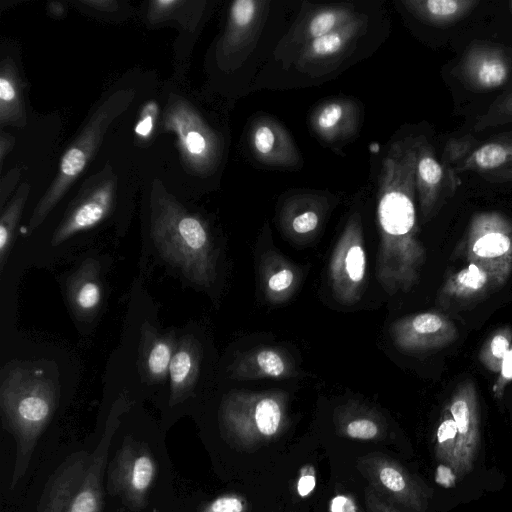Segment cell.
<instances>
[{
  "mask_svg": "<svg viewBox=\"0 0 512 512\" xmlns=\"http://www.w3.org/2000/svg\"><path fill=\"white\" fill-rule=\"evenodd\" d=\"M418 143V136L392 143L378 177L376 277L389 295L411 290L426 261L415 205Z\"/></svg>",
  "mask_w": 512,
  "mask_h": 512,
  "instance_id": "1",
  "label": "cell"
},
{
  "mask_svg": "<svg viewBox=\"0 0 512 512\" xmlns=\"http://www.w3.org/2000/svg\"><path fill=\"white\" fill-rule=\"evenodd\" d=\"M151 237L161 257L190 282L209 286L216 278V253L206 223L175 200L155 198Z\"/></svg>",
  "mask_w": 512,
  "mask_h": 512,
  "instance_id": "2",
  "label": "cell"
},
{
  "mask_svg": "<svg viewBox=\"0 0 512 512\" xmlns=\"http://www.w3.org/2000/svg\"><path fill=\"white\" fill-rule=\"evenodd\" d=\"M219 418L227 441L252 452L279 438L288 427V395L280 390L233 391L223 399Z\"/></svg>",
  "mask_w": 512,
  "mask_h": 512,
  "instance_id": "3",
  "label": "cell"
},
{
  "mask_svg": "<svg viewBox=\"0 0 512 512\" xmlns=\"http://www.w3.org/2000/svg\"><path fill=\"white\" fill-rule=\"evenodd\" d=\"M134 99V93L118 90L110 95L91 115L80 134L64 153L55 179L39 200L29 220V229H36L66 194L96 153L104 134L114 119Z\"/></svg>",
  "mask_w": 512,
  "mask_h": 512,
  "instance_id": "4",
  "label": "cell"
},
{
  "mask_svg": "<svg viewBox=\"0 0 512 512\" xmlns=\"http://www.w3.org/2000/svg\"><path fill=\"white\" fill-rule=\"evenodd\" d=\"M58 398V381L40 367L16 365L3 375L2 409L21 434L38 433L50 419Z\"/></svg>",
  "mask_w": 512,
  "mask_h": 512,
  "instance_id": "5",
  "label": "cell"
},
{
  "mask_svg": "<svg viewBox=\"0 0 512 512\" xmlns=\"http://www.w3.org/2000/svg\"><path fill=\"white\" fill-rule=\"evenodd\" d=\"M356 468L381 497L409 512H426L431 492L401 463L381 452H372L356 461Z\"/></svg>",
  "mask_w": 512,
  "mask_h": 512,
  "instance_id": "6",
  "label": "cell"
},
{
  "mask_svg": "<svg viewBox=\"0 0 512 512\" xmlns=\"http://www.w3.org/2000/svg\"><path fill=\"white\" fill-rule=\"evenodd\" d=\"M469 264L480 266L505 282L512 272V223L495 211L475 214L465 242Z\"/></svg>",
  "mask_w": 512,
  "mask_h": 512,
  "instance_id": "7",
  "label": "cell"
},
{
  "mask_svg": "<svg viewBox=\"0 0 512 512\" xmlns=\"http://www.w3.org/2000/svg\"><path fill=\"white\" fill-rule=\"evenodd\" d=\"M366 252L359 214L346 223L333 250L329 278L334 297L344 305L358 302L366 283Z\"/></svg>",
  "mask_w": 512,
  "mask_h": 512,
  "instance_id": "8",
  "label": "cell"
},
{
  "mask_svg": "<svg viewBox=\"0 0 512 512\" xmlns=\"http://www.w3.org/2000/svg\"><path fill=\"white\" fill-rule=\"evenodd\" d=\"M457 427V444L452 473L457 480L471 472L480 446V406L476 386L470 379L454 390L447 406Z\"/></svg>",
  "mask_w": 512,
  "mask_h": 512,
  "instance_id": "9",
  "label": "cell"
},
{
  "mask_svg": "<svg viewBox=\"0 0 512 512\" xmlns=\"http://www.w3.org/2000/svg\"><path fill=\"white\" fill-rule=\"evenodd\" d=\"M415 181L423 222L437 213L460 184L457 174L437 159L434 148L424 136H419Z\"/></svg>",
  "mask_w": 512,
  "mask_h": 512,
  "instance_id": "10",
  "label": "cell"
},
{
  "mask_svg": "<svg viewBox=\"0 0 512 512\" xmlns=\"http://www.w3.org/2000/svg\"><path fill=\"white\" fill-rule=\"evenodd\" d=\"M165 122L176 133L184 159L190 166L199 171L215 166L219 157L218 139L188 105H173Z\"/></svg>",
  "mask_w": 512,
  "mask_h": 512,
  "instance_id": "11",
  "label": "cell"
},
{
  "mask_svg": "<svg viewBox=\"0 0 512 512\" xmlns=\"http://www.w3.org/2000/svg\"><path fill=\"white\" fill-rule=\"evenodd\" d=\"M390 337L401 351L424 352L454 342L458 329L445 315L429 311L396 320L390 327Z\"/></svg>",
  "mask_w": 512,
  "mask_h": 512,
  "instance_id": "12",
  "label": "cell"
},
{
  "mask_svg": "<svg viewBox=\"0 0 512 512\" xmlns=\"http://www.w3.org/2000/svg\"><path fill=\"white\" fill-rule=\"evenodd\" d=\"M512 73L510 55L501 47L474 44L457 67L458 77L476 91L493 90L504 85Z\"/></svg>",
  "mask_w": 512,
  "mask_h": 512,
  "instance_id": "13",
  "label": "cell"
},
{
  "mask_svg": "<svg viewBox=\"0 0 512 512\" xmlns=\"http://www.w3.org/2000/svg\"><path fill=\"white\" fill-rule=\"evenodd\" d=\"M114 195L115 182L112 179H107L85 192L55 229L51 245L58 246L75 234L98 225L110 213Z\"/></svg>",
  "mask_w": 512,
  "mask_h": 512,
  "instance_id": "14",
  "label": "cell"
},
{
  "mask_svg": "<svg viewBox=\"0 0 512 512\" xmlns=\"http://www.w3.org/2000/svg\"><path fill=\"white\" fill-rule=\"evenodd\" d=\"M249 142L254 157L276 167H294L301 157L286 129L269 117L257 119L251 126Z\"/></svg>",
  "mask_w": 512,
  "mask_h": 512,
  "instance_id": "15",
  "label": "cell"
},
{
  "mask_svg": "<svg viewBox=\"0 0 512 512\" xmlns=\"http://www.w3.org/2000/svg\"><path fill=\"white\" fill-rule=\"evenodd\" d=\"M505 283L494 273L475 264H468L446 279L438 293L437 302L445 309L466 306Z\"/></svg>",
  "mask_w": 512,
  "mask_h": 512,
  "instance_id": "16",
  "label": "cell"
},
{
  "mask_svg": "<svg viewBox=\"0 0 512 512\" xmlns=\"http://www.w3.org/2000/svg\"><path fill=\"white\" fill-rule=\"evenodd\" d=\"M177 344L178 339L173 331L161 332L148 321L142 323L138 368L144 382H165Z\"/></svg>",
  "mask_w": 512,
  "mask_h": 512,
  "instance_id": "17",
  "label": "cell"
},
{
  "mask_svg": "<svg viewBox=\"0 0 512 512\" xmlns=\"http://www.w3.org/2000/svg\"><path fill=\"white\" fill-rule=\"evenodd\" d=\"M229 372L237 380L287 379L297 374L293 358L284 349L271 346L256 347L238 356Z\"/></svg>",
  "mask_w": 512,
  "mask_h": 512,
  "instance_id": "18",
  "label": "cell"
},
{
  "mask_svg": "<svg viewBox=\"0 0 512 512\" xmlns=\"http://www.w3.org/2000/svg\"><path fill=\"white\" fill-rule=\"evenodd\" d=\"M66 296L74 315L91 321L101 308L103 284L100 263L93 258L84 260L66 281Z\"/></svg>",
  "mask_w": 512,
  "mask_h": 512,
  "instance_id": "19",
  "label": "cell"
},
{
  "mask_svg": "<svg viewBox=\"0 0 512 512\" xmlns=\"http://www.w3.org/2000/svg\"><path fill=\"white\" fill-rule=\"evenodd\" d=\"M336 433L344 438L380 442L387 436V422L375 408L351 401L338 406L333 413Z\"/></svg>",
  "mask_w": 512,
  "mask_h": 512,
  "instance_id": "20",
  "label": "cell"
},
{
  "mask_svg": "<svg viewBox=\"0 0 512 512\" xmlns=\"http://www.w3.org/2000/svg\"><path fill=\"white\" fill-rule=\"evenodd\" d=\"M202 360V347L191 334L178 339L169 366L170 402L176 404L188 397L197 383Z\"/></svg>",
  "mask_w": 512,
  "mask_h": 512,
  "instance_id": "21",
  "label": "cell"
},
{
  "mask_svg": "<svg viewBox=\"0 0 512 512\" xmlns=\"http://www.w3.org/2000/svg\"><path fill=\"white\" fill-rule=\"evenodd\" d=\"M266 5V1L257 0H236L231 4L222 44L226 53L239 52L252 44L263 23Z\"/></svg>",
  "mask_w": 512,
  "mask_h": 512,
  "instance_id": "22",
  "label": "cell"
},
{
  "mask_svg": "<svg viewBox=\"0 0 512 512\" xmlns=\"http://www.w3.org/2000/svg\"><path fill=\"white\" fill-rule=\"evenodd\" d=\"M512 167V131L479 143L453 170L480 173L488 181Z\"/></svg>",
  "mask_w": 512,
  "mask_h": 512,
  "instance_id": "23",
  "label": "cell"
},
{
  "mask_svg": "<svg viewBox=\"0 0 512 512\" xmlns=\"http://www.w3.org/2000/svg\"><path fill=\"white\" fill-rule=\"evenodd\" d=\"M360 111L349 100H334L321 105L312 115L316 134L326 142H337L356 133Z\"/></svg>",
  "mask_w": 512,
  "mask_h": 512,
  "instance_id": "24",
  "label": "cell"
},
{
  "mask_svg": "<svg viewBox=\"0 0 512 512\" xmlns=\"http://www.w3.org/2000/svg\"><path fill=\"white\" fill-rule=\"evenodd\" d=\"M366 25V18L356 16L338 29L304 44L299 63L314 64L339 56L364 32Z\"/></svg>",
  "mask_w": 512,
  "mask_h": 512,
  "instance_id": "25",
  "label": "cell"
},
{
  "mask_svg": "<svg viewBox=\"0 0 512 512\" xmlns=\"http://www.w3.org/2000/svg\"><path fill=\"white\" fill-rule=\"evenodd\" d=\"M261 276L264 295L274 304L289 300L301 279L299 269L275 252L263 255Z\"/></svg>",
  "mask_w": 512,
  "mask_h": 512,
  "instance_id": "26",
  "label": "cell"
},
{
  "mask_svg": "<svg viewBox=\"0 0 512 512\" xmlns=\"http://www.w3.org/2000/svg\"><path fill=\"white\" fill-rule=\"evenodd\" d=\"M414 17L437 27H447L466 17L479 4L477 0H403Z\"/></svg>",
  "mask_w": 512,
  "mask_h": 512,
  "instance_id": "27",
  "label": "cell"
},
{
  "mask_svg": "<svg viewBox=\"0 0 512 512\" xmlns=\"http://www.w3.org/2000/svg\"><path fill=\"white\" fill-rule=\"evenodd\" d=\"M21 89L15 67L10 60L2 62L0 75V120L2 124H18L25 120Z\"/></svg>",
  "mask_w": 512,
  "mask_h": 512,
  "instance_id": "28",
  "label": "cell"
},
{
  "mask_svg": "<svg viewBox=\"0 0 512 512\" xmlns=\"http://www.w3.org/2000/svg\"><path fill=\"white\" fill-rule=\"evenodd\" d=\"M355 17L353 8L347 6H333L316 11L303 25V45L338 29Z\"/></svg>",
  "mask_w": 512,
  "mask_h": 512,
  "instance_id": "29",
  "label": "cell"
},
{
  "mask_svg": "<svg viewBox=\"0 0 512 512\" xmlns=\"http://www.w3.org/2000/svg\"><path fill=\"white\" fill-rule=\"evenodd\" d=\"M29 194V186L22 185L15 197L9 202L2 212L0 219V269L1 272L8 260L15 229L18 224L21 212Z\"/></svg>",
  "mask_w": 512,
  "mask_h": 512,
  "instance_id": "30",
  "label": "cell"
},
{
  "mask_svg": "<svg viewBox=\"0 0 512 512\" xmlns=\"http://www.w3.org/2000/svg\"><path fill=\"white\" fill-rule=\"evenodd\" d=\"M456 444V423L448 408L445 407L436 429L434 456L440 465L448 468L451 472L455 462Z\"/></svg>",
  "mask_w": 512,
  "mask_h": 512,
  "instance_id": "31",
  "label": "cell"
},
{
  "mask_svg": "<svg viewBox=\"0 0 512 512\" xmlns=\"http://www.w3.org/2000/svg\"><path fill=\"white\" fill-rule=\"evenodd\" d=\"M512 347V330L505 326L494 331L482 345L478 358L492 373L498 374L504 357Z\"/></svg>",
  "mask_w": 512,
  "mask_h": 512,
  "instance_id": "32",
  "label": "cell"
},
{
  "mask_svg": "<svg viewBox=\"0 0 512 512\" xmlns=\"http://www.w3.org/2000/svg\"><path fill=\"white\" fill-rule=\"evenodd\" d=\"M512 122V88L498 97L474 125L476 132Z\"/></svg>",
  "mask_w": 512,
  "mask_h": 512,
  "instance_id": "33",
  "label": "cell"
},
{
  "mask_svg": "<svg viewBox=\"0 0 512 512\" xmlns=\"http://www.w3.org/2000/svg\"><path fill=\"white\" fill-rule=\"evenodd\" d=\"M480 142L471 135L451 138L443 151L441 162L454 169Z\"/></svg>",
  "mask_w": 512,
  "mask_h": 512,
  "instance_id": "34",
  "label": "cell"
},
{
  "mask_svg": "<svg viewBox=\"0 0 512 512\" xmlns=\"http://www.w3.org/2000/svg\"><path fill=\"white\" fill-rule=\"evenodd\" d=\"M155 467L152 459L147 455L137 457L130 469L129 485L138 492L146 490L152 482Z\"/></svg>",
  "mask_w": 512,
  "mask_h": 512,
  "instance_id": "35",
  "label": "cell"
},
{
  "mask_svg": "<svg viewBox=\"0 0 512 512\" xmlns=\"http://www.w3.org/2000/svg\"><path fill=\"white\" fill-rule=\"evenodd\" d=\"M320 223V214L314 209H304L296 213L290 220V228L297 235H308L314 232Z\"/></svg>",
  "mask_w": 512,
  "mask_h": 512,
  "instance_id": "36",
  "label": "cell"
},
{
  "mask_svg": "<svg viewBox=\"0 0 512 512\" xmlns=\"http://www.w3.org/2000/svg\"><path fill=\"white\" fill-rule=\"evenodd\" d=\"M247 501L239 494H225L213 500L203 512H246Z\"/></svg>",
  "mask_w": 512,
  "mask_h": 512,
  "instance_id": "37",
  "label": "cell"
},
{
  "mask_svg": "<svg viewBox=\"0 0 512 512\" xmlns=\"http://www.w3.org/2000/svg\"><path fill=\"white\" fill-rule=\"evenodd\" d=\"M157 115V103L155 101L147 102L143 106L139 121L134 128L135 133L141 138H148L153 132Z\"/></svg>",
  "mask_w": 512,
  "mask_h": 512,
  "instance_id": "38",
  "label": "cell"
},
{
  "mask_svg": "<svg viewBox=\"0 0 512 512\" xmlns=\"http://www.w3.org/2000/svg\"><path fill=\"white\" fill-rule=\"evenodd\" d=\"M364 501L367 512H400L369 485L364 490Z\"/></svg>",
  "mask_w": 512,
  "mask_h": 512,
  "instance_id": "39",
  "label": "cell"
},
{
  "mask_svg": "<svg viewBox=\"0 0 512 512\" xmlns=\"http://www.w3.org/2000/svg\"><path fill=\"white\" fill-rule=\"evenodd\" d=\"M512 381V347L504 357L497 380L493 385V394L501 398L505 387Z\"/></svg>",
  "mask_w": 512,
  "mask_h": 512,
  "instance_id": "40",
  "label": "cell"
},
{
  "mask_svg": "<svg viewBox=\"0 0 512 512\" xmlns=\"http://www.w3.org/2000/svg\"><path fill=\"white\" fill-rule=\"evenodd\" d=\"M316 486V471L312 464H305L299 470L297 492L301 497L309 496Z\"/></svg>",
  "mask_w": 512,
  "mask_h": 512,
  "instance_id": "41",
  "label": "cell"
},
{
  "mask_svg": "<svg viewBox=\"0 0 512 512\" xmlns=\"http://www.w3.org/2000/svg\"><path fill=\"white\" fill-rule=\"evenodd\" d=\"M98 499L91 491H84L76 497L70 512H97Z\"/></svg>",
  "mask_w": 512,
  "mask_h": 512,
  "instance_id": "42",
  "label": "cell"
},
{
  "mask_svg": "<svg viewBox=\"0 0 512 512\" xmlns=\"http://www.w3.org/2000/svg\"><path fill=\"white\" fill-rule=\"evenodd\" d=\"M330 512H361V510L352 497L337 495L331 501Z\"/></svg>",
  "mask_w": 512,
  "mask_h": 512,
  "instance_id": "43",
  "label": "cell"
},
{
  "mask_svg": "<svg viewBox=\"0 0 512 512\" xmlns=\"http://www.w3.org/2000/svg\"><path fill=\"white\" fill-rule=\"evenodd\" d=\"M489 181L497 183L512 182V167L509 170L491 178Z\"/></svg>",
  "mask_w": 512,
  "mask_h": 512,
  "instance_id": "44",
  "label": "cell"
},
{
  "mask_svg": "<svg viewBox=\"0 0 512 512\" xmlns=\"http://www.w3.org/2000/svg\"><path fill=\"white\" fill-rule=\"evenodd\" d=\"M509 8H510V10L512 11V1H511V2H509Z\"/></svg>",
  "mask_w": 512,
  "mask_h": 512,
  "instance_id": "45",
  "label": "cell"
},
{
  "mask_svg": "<svg viewBox=\"0 0 512 512\" xmlns=\"http://www.w3.org/2000/svg\"><path fill=\"white\" fill-rule=\"evenodd\" d=\"M362 512V511H361Z\"/></svg>",
  "mask_w": 512,
  "mask_h": 512,
  "instance_id": "46",
  "label": "cell"
}]
</instances>
